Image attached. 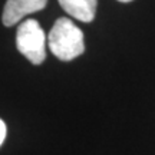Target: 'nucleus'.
<instances>
[{"label":"nucleus","mask_w":155,"mask_h":155,"mask_svg":"<svg viewBox=\"0 0 155 155\" xmlns=\"http://www.w3.org/2000/svg\"><path fill=\"white\" fill-rule=\"evenodd\" d=\"M48 45L53 55L63 62L73 61L85 50L83 32L68 17L58 19L48 36Z\"/></svg>","instance_id":"obj_1"},{"label":"nucleus","mask_w":155,"mask_h":155,"mask_svg":"<svg viewBox=\"0 0 155 155\" xmlns=\"http://www.w3.org/2000/svg\"><path fill=\"white\" fill-rule=\"evenodd\" d=\"M6 134H7L6 124L3 122V119H0V145L3 144V141H5V138H6Z\"/></svg>","instance_id":"obj_5"},{"label":"nucleus","mask_w":155,"mask_h":155,"mask_svg":"<svg viewBox=\"0 0 155 155\" xmlns=\"http://www.w3.org/2000/svg\"><path fill=\"white\" fill-rule=\"evenodd\" d=\"M118 2H122V3H128V2H132V0H118Z\"/></svg>","instance_id":"obj_6"},{"label":"nucleus","mask_w":155,"mask_h":155,"mask_svg":"<svg viewBox=\"0 0 155 155\" xmlns=\"http://www.w3.org/2000/svg\"><path fill=\"white\" fill-rule=\"evenodd\" d=\"M48 5V0H7L3 10V25L13 26L25 16L35 12H40Z\"/></svg>","instance_id":"obj_3"},{"label":"nucleus","mask_w":155,"mask_h":155,"mask_svg":"<svg viewBox=\"0 0 155 155\" xmlns=\"http://www.w3.org/2000/svg\"><path fill=\"white\" fill-rule=\"evenodd\" d=\"M58 2L68 15L81 22L89 23L95 19L98 0H58Z\"/></svg>","instance_id":"obj_4"},{"label":"nucleus","mask_w":155,"mask_h":155,"mask_svg":"<svg viewBox=\"0 0 155 155\" xmlns=\"http://www.w3.org/2000/svg\"><path fill=\"white\" fill-rule=\"evenodd\" d=\"M16 46L29 62L40 65L46 59V35L38 20H23L16 32Z\"/></svg>","instance_id":"obj_2"}]
</instances>
